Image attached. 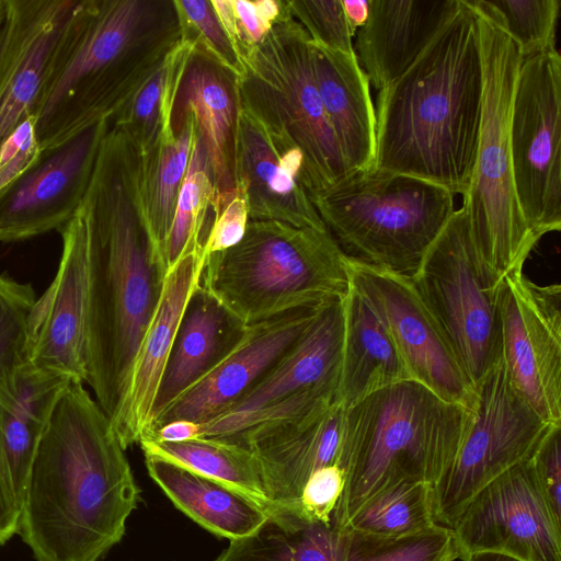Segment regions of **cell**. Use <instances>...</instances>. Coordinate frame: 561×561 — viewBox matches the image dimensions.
I'll list each match as a JSON object with an SVG mask.
<instances>
[{
	"instance_id": "obj_1",
	"label": "cell",
	"mask_w": 561,
	"mask_h": 561,
	"mask_svg": "<svg viewBox=\"0 0 561 561\" xmlns=\"http://www.w3.org/2000/svg\"><path fill=\"white\" fill-rule=\"evenodd\" d=\"M81 208L89 260L85 381L111 420L168 272L142 202L140 154L116 127L101 144Z\"/></svg>"
},
{
	"instance_id": "obj_2",
	"label": "cell",
	"mask_w": 561,
	"mask_h": 561,
	"mask_svg": "<svg viewBox=\"0 0 561 561\" xmlns=\"http://www.w3.org/2000/svg\"><path fill=\"white\" fill-rule=\"evenodd\" d=\"M139 494L108 417L71 379L38 443L19 535L37 561H99L122 540Z\"/></svg>"
},
{
	"instance_id": "obj_3",
	"label": "cell",
	"mask_w": 561,
	"mask_h": 561,
	"mask_svg": "<svg viewBox=\"0 0 561 561\" xmlns=\"http://www.w3.org/2000/svg\"><path fill=\"white\" fill-rule=\"evenodd\" d=\"M483 98L478 18L468 0L378 94L375 169L468 191Z\"/></svg>"
},
{
	"instance_id": "obj_4",
	"label": "cell",
	"mask_w": 561,
	"mask_h": 561,
	"mask_svg": "<svg viewBox=\"0 0 561 561\" xmlns=\"http://www.w3.org/2000/svg\"><path fill=\"white\" fill-rule=\"evenodd\" d=\"M180 39L174 0H77L30 113L41 150L111 122Z\"/></svg>"
},
{
	"instance_id": "obj_5",
	"label": "cell",
	"mask_w": 561,
	"mask_h": 561,
	"mask_svg": "<svg viewBox=\"0 0 561 561\" xmlns=\"http://www.w3.org/2000/svg\"><path fill=\"white\" fill-rule=\"evenodd\" d=\"M472 410L403 380L345 409L344 489L332 525L344 529L373 495L403 481L432 485L454 461Z\"/></svg>"
},
{
	"instance_id": "obj_6",
	"label": "cell",
	"mask_w": 561,
	"mask_h": 561,
	"mask_svg": "<svg viewBox=\"0 0 561 561\" xmlns=\"http://www.w3.org/2000/svg\"><path fill=\"white\" fill-rule=\"evenodd\" d=\"M346 260L328 230L249 220L238 244L205 256L198 285L249 327L343 299Z\"/></svg>"
},
{
	"instance_id": "obj_7",
	"label": "cell",
	"mask_w": 561,
	"mask_h": 561,
	"mask_svg": "<svg viewBox=\"0 0 561 561\" xmlns=\"http://www.w3.org/2000/svg\"><path fill=\"white\" fill-rule=\"evenodd\" d=\"M468 1L479 24L483 98L476 161L462 205L478 252L501 283L523 270L539 241L518 205L511 158V113L523 58L504 28Z\"/></svg>"
},
{
	"instance_id": "obj_8",
	"label": "cell",
	"mask_w": 561,
	"mask_h": 561,
	"mask_svg": "<svg viewBox=\"0 0 561 561\" xmlns=\"http://www.w3.org/2000/svg\"><path fill=\"white\" fill-rule=\"evenodd\" d=\"M311 202L345 255L408 276L455 211L446 188L375 168L348 173Z\"/></svg>"
},
{
	"instance_id": "obj_9",
	"label": "cell",
	"mask_w": 561,
	"mask_h": 561,
	"mask_svg": "<svg viewBox=\"0 0 561 561\" xmlns=\"http://www.w3.org/2000/svg\"><path fill=\"white\" fill-rule=\"evenodd\" d=\"M241 64L240 104L299 148L310 197L345 178L350 172L314 81L311 38L286 0L268 34Z\"/></svg>"
},
{
	"instance_id": "obj_10",
	"label": "cell",
	"mask_w": 561,
	"mask_h": 561,
	"mask_svg": "<svg viewBox=\"0 0 561 561\" xmlns=\"http://www.w3.org/2000/svg\"><path fill=\"white\" fill-rule=\"evenodd\" d=\"M474 389L502 356L499 293L467 208L455 210L410 276Z\"/></svg>"
},
{
	"instance_id": "obj_11",
	"label": "cell",
	"mask_w": 561,
	"mask_h": 561,
	"mask_svg": "<svg viewBox=\"0 0 561 561\" xmlns=\"http://www.w3.org/2000/svg\"><path fill=\"white\" fill-rule=\"evenodd\" d=\"M476 391L471 422L457 455L433 484L434 520L449 528L473 495L508 469L530 459L554 427L517 393L502 356Z\"/></svg>"
},
{
	"instance_id": "obj_12",
	"label": "cell",
	"mask_w": 561,
	"mask_h": 561,
	"mask_svg": "<svg viewBox=\"0 0 561 561\" xmlns=\"http://www.w3.org/2000/svg\"><path fill=\"white\" fill-rule=\"evenodd\" d=\"M561 58L558 50L522 60L510 144L518 205L531 232L561 228Z\"/></svg>"
},
{
	"instance_id": "obj_13",
	"label": "cell",
	"mask_w": 561,
	"mask_h": 561,
	"mask_svg": "<svg viewBox=\"0 0 561 561\" xmlns=\"http://www.w3.org/2000/svg\"><path fill=\"white\" fill-rule=\"evenodd\" d=\"M499 309L513 387L542 421L561 425V286L512 272L501 283Z\"/></svg>"
},
{
	"instance_id": "obj_14",
	"label": "cell",
	"mask_w": 561,
	"mask_h": 561,
	"mask_svg": "<svg viewBox=\"0 0 561 561\" xmlns=\"http://www.w3.org/2000/svg\"><path fill=\"white\" fill-rule=\"evenodd\" d=\"M351 280L388 331L410 378L472 410L477 391L410 276L347 256Z\"/></svg>"
},
{
	"instance_id": "obj_15",
	"label": "cell",
	"mask_w": 561,
	"mask_h": 561,
	"mask_svg": "<svg viewBox=\"0 0 561 561\" xmlns=\"http://www.w3.org/2000/svg\"><path fill=\"white\" fill-rule=\"evenodd\" d=\"M451 529L459 559L495 552L520 561H561V519L553 514L530 459L473 495Z\"/></svg>"
},
{
	"instance_id": "obj_16",
	"label": "cell",
	"mask_w": 561,
	"mask_h": 561,
	"mask_svg": "<svg viewBox=\"0 0 561 561\" xmlns=\"http://www.w3.org/2000/svg\"><path fill=\"white\" fill-rule=\"evenodd\" d=\"M110 121L87 127L43 150L38 159L0 193L2 242L60 230L81 206Z\"/></svg>"
},
{
	"instance_id": "obj_17",
	"label": "cell",
	"mask_w": 561,
	"mask_h": 561,
	"mask_svg": "<svg viewBox=\"0 0 561 561\" xmlns=\"http://www.w3.org/2000/svg\"><path fill=\"white\" fill-rule=\"evenodd\" d=\"M345 409L337 402L260 421L239 434L221 437L255 456L271 514H286L319 471L343 466Z\"/></svg>"
},
{
	"instance_id": "obj_18",
	"label": "cell",
	"mask_w": 561,
	"mask_h": 561,
	"mask_svg": "<svg viewBox=\"0 0 561 561\" xmlns=\"http://www.w3.org/2000/svg\"><path fill=\"white\" fill-rule=\"evenodd\" d=\"M234 182L250 220L280 221L297 228L327 230L311 202L299 148L240 104Z\"/></svg>"
},
{
	"instance_id": "obj_19",
	"label": "cell",
	"mask_w": 561,
	"mask_h": 561,
	"mask_svg": "<svg viewBox=\"0 0 561 561\" xmlns=\"http://www.w3.org/2000/svg\"><path fill=\"white\" fill-rule=\"evenodd\" d=\"M62 252L54 280L37 298L27 322V360L85 381L88 225L81 206L60 229Z\"/></svg>"
},
{
	"instance_id": "obj_20",
	"label": "cell",
	"mask_w": 561,
	"mask_h": 561,
	"mask_svg": "<svg viewBox=\"0 0 561 561\" xmlns=\"http://www.w3.org/2000/svg\"><path fill=\"white\" fill-rule=\"evenodd\" d=\"M323 306L306 333L226 412L201 424V437H229L264 412L294 397L319 392L336 398L340 378L343 305Z\"/></svg>"
},
{
	"instance_id": "obj_21",
	"label": "cell",
	"mask_w": 561,
	"mask_h": 561,
	"mask_svg": "<svg viewBox=\"0 0 561 561\" xmlns=\"http://www.w3.org/2000/svg\"><path fill=\"white\" fill-rule=\"evenodd\" d=\"M322 307L290 311L247 327L230 353L157 414L146 434L171 421L204 424L226 412L306 333Z\"/></svg>"
},
{
	"instance_id": "obj_22",
	"label": "cell",
	"mask_w": 561,
	"mask_h": 561,
	"mask_svg": "<svg viewBox=\"0 0 561 561\" xmlns=\"http://www.w3.org/2000/svg\"><path fill=\"white\" fill-rule=\"evenodd\" d=\"M203 251L183 254L167 272L160 299L136 352L129 378L110 420L124 449L141 440L188 299L198 285Z\"/></svg>"
},
{
	"instance_id": "obj_23",
	"label": "cell",
	"mask_w": 561,
	"mask_h": 561,
	"mask_svg": "<svg viewBox=\"0 0 561 561\" xmlns=\"http://www.w3.org/2000/svg\"><path fill=\"white\" fill-rule=\"evenodd\" d=\"M239 108L238 76L194 48L175 95L171 126L176 133L187 115L195 122L213 178L214 219L238 195L234 147Z\"/></svg>"
},
{
	"instance_id": "obj_24",
	"label": "cell",
	"mask_w": 561,
	"mask_h": 561,
	"mask_svg": "<svg viewBox=\"0 0 561 561\" xmlns=\"http://www.w3.org/2000/svg\"><path fill=\"white\" fill-rule=\"evenodd\" d=\"M77 0H5L11 44L0 76V146L30 115Z\"/></svg>"
},
{
	"instance_id": "obj_25",
	"label": "cell",
	"mask_w": 561,
	"mask_h": 561,
	"mask_svg": "<svg viewBox=\"0 0 561 561\" xmlns=\"http://www.w3.org/2000/svg\"><path fill=\"white\" fill-rule=\"evenodd\" d=\"M460 0H369L356 37V57L377 90L400 77L421 55Z\"/></svg>"
},
{
	"instance_id": "obj_26",
	"label": "cell",
	"mask_w": 561,
	"mask_h": 561,
	"mask_svg": "<svg viewBox=\"0 0 561 561\" xmlns=\"http://www.w3.org/2000/svg\"><path fill=\"white\" fill-rule=\"evenodd\" d=\"M71 379L25 360L0 385V471L21 507L38 443Z\"/></svg>"
},
{
	"instance_id": "obj_27",
	"label": "cell",
	"mask_w": 561,
	"mask_h": 561,
	"mask_svg": "<svg viewBox=\"0 0 561 561\" xmlns=\"http://www.w3.org/2000/svg\"><path fill=\"white\" fill-rule=\"evenodd\" d=\"M311 53L317 89L348 172L374 169L376 112L356 54L330 50L312 41Z\"/></svg>"
},
{
	"instance_id": "obj_28",
	"label": "cell",
	"mask_w": 561,
	"mask_h": 561,
	"mask_svg": "<svg viewBox=\"0 0 561 561\" xmlns=\"http://www.w3.org/2000/svg\"><path fill=\"white\" fill-rule=\"evenodd\" d=\"M245 329L197 285L181 319L160 381L151 421L220 363L241 340Z\"/></svg>"
},
{
	"instance_id": "obj_29",
	"label": "cell",
	"mask_w": 561,
	"mask_h": 561,
	"mask_svg": "<svg viewBox=\"0 0 561 561\" xmlns=\"http://www.w3.org/2000/svg\"><path fill=\"white\" fill-rule=\"evenodd\" d=\"M342 305L336 402L348 409L379 389L411 378L380 318L351 278Z\"/></svg>"
},
{
	"instance_id": "obj_30",
	"label": "cell",
	"mask_w": 561,
	"mask_h": 561,
	"mask_svg": "<svg viewBox=\"0 0 561 561\" xmlns=\"http://www.w3.org/2000/svg\"><path fill=\"white\" fill-rule=\"evenodd\" d=\"M151 479L172 503L208 531L232 540L252 535L270 512L241 492L164 459L145 456Z\"/></svg>"
},
{
	"instance_id": "obj_31",
	"label": "cell",
	"mask_w": 561,
	"mask_h": 561,
	"mask_svg": "<svg viewBox=\"0 0 561 561\" xmlns=\"http://www.w3.org/2000/svg\"><path fill=\"white\" fill-rule=\"evenodd\" d=\"M216 561H344V534L333 525L271 514L252 535L230 541Z\"/></svg>"
},
{
	"instance_id": "obj_32",
	"label": "cell",
	"mask_w": 561,
	"mask_h": 561,
	"mask_svg": "<svg viewBox=\"0 0 561 561\" xmlns=\"http://www.w3.org/2000/svg\"><path fill=\"white\" fill-rule=\"evenodd\" d=\"M195 131L191 115L185 116L176 133L171 124L164 125L149 150L140 156L142 202L152 236L163 255Z\"/></svg>"
},
{
	"instance_id": "obj_33",
	"label": "cell",
	"mask_w": 561,
	"mask_h": 561,
	"mask_svg": "<svg viewBox=\"0 0 561 561\" xmlns=\"http://www.w3.org/2000/svg\"><path fill=\"white\" fill-rule=\"evenodd\" d=\"M145 456H153L226 484L272 511L261 469L247 447L216 437H198L180 443L141 440Z\"/></svg>"
},
{
	"instance_id": "obj_34",
	"label": "cell",
	"mask_w": 561,
	"mask_h": 561,
	"mask_svg": "<svg viewBox=\"0 0 561 561\" xmlns=\"http://www.w3.org/2000/svg\"><path fill=\"white\" fill-rule=\"evenodd\" d=\"M193 49L192 43L181 38L111 121L112 126L130 139L140 156L149 150L159 130L171 124L175 95Z\"/></svg>"
},
{
	"instance_id": "obj_35",
	"label": "cell",
	"mask_w": 561,
	"mask_h": 561,
	"mask_svg": "<svg viewBox=\"0 0 561 561\" xmlns=\"http://www.w3.org/2000/svg\"><path fill=\"white\" fill-rule=\"evenodd\" d=\"M214 184L204 145L195 131L164 247L168 270L186 252L203 251L214 221Z\"/></svg>"
},
{
	"instance_id": "obj_36",
	"label": "cell",
	"mask_w": 561,
	"mask_h": 561,
	"mask_svg": "<svg viewBox=\"0 0 561 561\" xmlns=\"http://www.w3.org/2000/svg\"><path fill=\"white\" fill-rule=\"evenodd\" d=\"M434 524L433 485L425 481H403L373 495L351 517L344 529L401 536Z\"/></svg>"
},
{
	"instance_id": "obj_37",
	"label": "cell",
	"mask_w": 561,
	"mask_h": 561,
	"mask_svg": "<svg viewBox=\"0 0 561 561\" xmlns=\"http://www.w3.org/2000/svg\"><path fill=\"white\" fill-rule=\"evenodd\" d=\"M344 561H456L454 530L438 524L412 534L380 536L343 529Z\"/></svg>"
},
{
	"instance_id": "obj_38",
	"label": "cell",
	"mask_w": 561,
	"mask_h": 561,
	"mask_svg": "<svg viewBox=\"0 0 561 561\" xmlns=\"http://www.w3.org/2000/svg\"><path fill=\"white\" fill-rule=\"evenodd\" d=\"M518 45L523 59L556 50L559 0H471Z\"/></svg>"
},
{
	"instance_id": "obj_39",
	"label": "cell",
	"mask_w": 561,
	"mask_h": 561,
	"mask_svg": "<svg viewBox=\"0 0 561 561\" xmlns=\"http://www.w3.org/2000/svg\"><path fill=\"white\" fill-rule=\"evenodd\" d=\"M35 300L30 284L0 275V385L27 360V322Z\"/></svg>"
},
{
	"instance_id": "obj_40",
	"label": "cell",
	"mask_w": 561,
	"mask_h": 561,
	"mask_svg": "<svg viewBox=\"0 0 561 561\" xmlns=\"http://www.w3.org/2000/svg\"><path fill=\"white\" fill-rule=\"evenodd\" d=\"M181 38L194 45L238 77L241 60L224 30L210 0H174Z\"/></svg>"
},
{
	"instance_id": "obj_41",
	"label": "cell",
	"mask_w": 561,
	"mask_h": 561,
	"mask_svg": "<svg viewBox=\"0 0 561 561\" xmlns=\"http://www.w3.org/2000/svg\"><path fill=\"white\" fill-rule=\"evenodd\" d=\"M240 60L279 18L284 0H210Z\"/></svg>"
},
{
	"instance_id": "obj_42",
	"label": "cell",
	"mask_w": 561,
	"mask_h": 561,
	"mask_svg": "<svg viewBox=\"0 0 561 561\" xmlns=\"http://www.w3.org/2000/svg\"><path fill=\"white\" fill-rule=\"evenodd\" d=\"M291 16L311 41L323 48L355 54L351 30L341 0H286Z\"/></svg>"
},
{
	"instance_id": "obj_43",
	"label": "cell",
	"mask_w": 561,
	"mask_h": 561,
	"mask_svg": "<svg viewBox=\"0 0 561 561\" xmlns=\"http://www.w3.org/2000/svg\"><path fill=\"white\" fill-rule=\"evenodd\" d=\"M34 122L26 116L0 146V193L41 156Z\"/></svg>"
},
{
	"instance_id": "obj_44",
	"label": "cell",
	"mask_w": 561,
	"mask_h": 561,
	"mask_svg": "<svg viewBox=\"0 0 561 561\" xmlns=\"http://www.w3.org/2000/svg\"><path fill=\"white\" fill-rule=\"evenodd\" d=\"M530 460L553 514L561 519V425L551 428Z\"/></svg>"
},
{
	"instance_id": "obj_45",
	"label": "cell",
	"mask_w": 561,
	"mask_h": 561,
	"mask_svg": "<svg viewBox=\"0 0 561 561\" xmlns=\"http://www.w3.org/2000/svg\"><path fill=\"white\" fill-rule=\"evenodd\" d=\"M249 220L247 204L237 195L215 217L204 243V255L219 253L238 244L244 237Z\"/></svg>"
},
{
	"instance_id": "obj_46",
	"label": "cell",
	"mask_w": 561,
	"mask_h": 561,
	"mask_svg": "<svg viewBox=\"0 0 561 561\" xmlns=\"http://www.w3.org/2000/svg\"><path fill=\"white\" fill-rule=\"evenodd\" d=\"M21 504L0 471V546L19 534Z\"/></svg>"
},
{
	"instance_id": "obj_47",
	"label": "cell",
	"mask_w": 561,
	"mask_h": 561,
	"mask_svg": "<svg viewBox=\"0 0 561 561\" xmlns=\"http://www.w3.org/2000/svg\"><path fill=\"white\" fill-rule=\"evenodd\" d=\"M198 437H201L199 423L187 420H175L162 425L152 432H149L141 440L180 443Z\"/></svg>"
},
{
	"instance_id": "obj_48",
	"label": "cell",
	"mask_w": 561,
	"mask_h": 561,
	"mask_svg": "<svg viewBox=\"0 0 561 561\" xmlns=\"http://www.w3.org/2000/svg\"><path fill=\"white\" fill-rule=\"evenodd\" d=\"M345 18L351 30L355 33L368 18L369 0H341Z\"/></svg>"
},
{
	"instance_id": "obj_49",
	"label": "cell",
	"mask_w": 561,
	"mask_h": 561,
	"mask_svg": "<svg viewBox=\"0 0 561 561\" xmlns=\"http://www.w3.org/2000/svg\"><path fill=\"white\" fill-rule=\"evenodd\" d=\"M7 8V7H5ZM11 44V24L8 15L0 25V76L4 68Z\"/></svg>"
},
{
	"instance_id": "obj_50",
	"label": "cell",
	"mask_w": 561,
	"mask_h": 561,
	"mask_svg": "<svg viewBox=\"0 0 561 561\" xmlns=\"http://www.w3.org/2000/svg\"><path fill=\"white\" fill-rule=\"evenodd\" d=\"M460 560L461 561H520L518 559H515V558H512V557H508L505 554H501V553H495V552H473V553L463 556Z\"/></svg>"
},
{
	"instance_id": "obj_51",
	"label": "cell",
	"mask_w": 561,
	"mask_h": 561,
	"mask_svg": "<svg viewBox=\"0 0 561 561\" xmlns=\"http://www.w3.org/2000/svg\"><path fill=\"white\" fill-rule=\"evenodd\" d=\"M7 14L5 0H0V25L3 23Z\"/></svg>"
},
{
	"instance_id": "obj_52",
	"label": "cell",
	"mask_w": 561,
	"mask_h": 561,
	"mask_svg": "<svg viewBox=\"0 0 561 561\" xmlns=\"http://www.w3.org/2000/svg\"><path fill=\"white\" fill-rule=\"evenodd\" d=\"M0 241L2 242V237H1V233H0Z\"/></svg>"
}]
</instances>
